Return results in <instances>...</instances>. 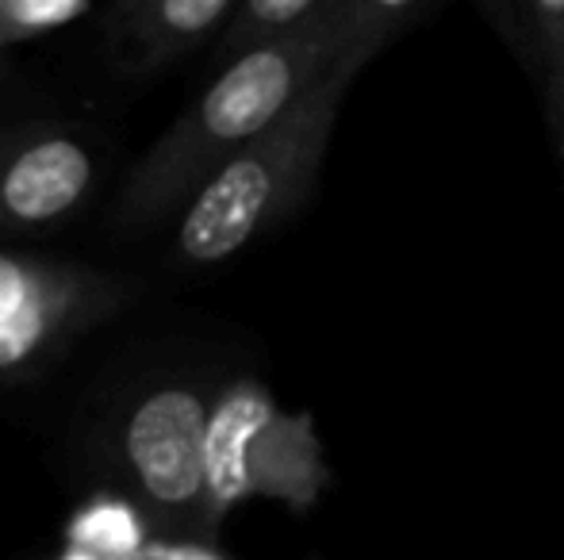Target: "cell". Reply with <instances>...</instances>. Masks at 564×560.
<instances>
[{"instance_id": "6da1fadb", "label": "cell", "mask_w": 564, "mask_h": 560, "mask_svg": "<svg viewBox=\"0 0 564 560\" xmlns=\"http://www.w3.org/2000/svg\"><path fill=\"white\" fill-rule=\"evenodd\" d=\"M431 12L434 0H338L315 28L224 66L208 92L139 157L119 193L116 223L150 231L188 208L238 150L265 135L341 58L380 54Z\"/></svg>"}, {"instance_id": "7a4b0ae2", "label": "cell", "mask_w": 564, "mask_h": 560, "mask_svg": "<svg viewBox=\"0 0 564 560\" xmlns=\"http://www.w3.org/2000/svg\"><path fill=\"white\" fill-rule=\"evenodd\" d=\"M377 58L357 51L307 89L265 135L242 146L196 193L177 227V254L188 265H219L250 246L269 227L296 216L319 180L323 157L338 128L354 77Z\"/></svg>"}, {"instance_id": "3957f363", "label": "cell", "mask_w": 564, "mask_h": 560, "mask_svg": "<svg viewBox=\"0 0 564 560\" xmlns=\"http://www.w3.org/2000/svg\"><path fill=\"white\" fill-rule=\"evenodd\" d=\"M212 404L193 384H162L142 392L119 422V469L147 518L173 541H204L219 534L208 492Z\"/></svg>"}, {"instance_id": "277c9868", "label": "cell", "mask_w": 564, "mask_h": 560, "mask_svg": "<svg viewBox=\"0 0 564 560\" xmlns=\"http://www.w3.org/2000/svg\"><path fill=\"white\" fill-rule=\"evenodd\" d=\"M327 487V461L307 415H284L258 381H235L212 404L208 492L212 518H224L250 495H273L289 507H312Z\"/></svg>"}, {"instance_id": "5b68a950", "label": "cell", "mask_w": 564, "mask_h": 560, "mask_svg": "<svg viewBox=\"0 0 564 560\" xmlns=\"http://www.w3.org/2000/svg\"><path fill=\"white\" fill-rule=\"evenodd\" d=\"M119 311V284L69 262L0 254V376L43 369L69 338Z\"/></svg>"}, {"instance_id": "8992f818", "label": "cell", "mask_w": 564, "mask_h": 560, "mask_svg": "<svg viewBox=\"0 0 564 560\" xmlns=\"http://www.w3.org/2000/svg\"><path fill=\"white\" fill-rule=\"evenodd\" d=\"M93 169L89 146L62 131L0 142V231L66 219L93 188Z\"/></svg>"}, {"instance_id": "52a82bcc", "label": "cell", "mask_w": 564, "mask_h": 560, "mask_svg": "<svg viewBox=\"0 0 564 560\" xmlns=\"http://www.w3.org/2000/svg\"><path fill=\"white\" fill-rule=\"evenodd\" d=\"M235 8V0H127L108 15V58L119 74L150 77L200 51Z\"/></svg>"}, {"instance_id": "ba28073f", "label": "cell", "mask_w": 564, "mask_h": 560, "mask_svg": "<svg viewBox=\"0 0 564 560\" xmlns=\"http://www.w3.org/2000/svg\"><path fill=\"white\" fill-rule=\"evenodd\" d=\"M480 12L527 66L538 89L564 74V0H484Z\"/></svg>"}, {"instance_id": "9c48e42d", "label": "cell", "mask_w": 564, "mask_h": 560, "mask_svg": "<svg viewBox=\"0 0 564 560\" xmlns=\"http://www.w3.org/2000/svg\"><path fill=\"white\" fill-rule=\"evenodd\" d=\"M335 4L338 0H246V4L235 8L227 28L219 31L216 58L230 66V62L246 58V54L284 43V39L327 20Z\"/></svg>"}, {"instance_id": "30bf717a", "label": "cell", "mask_w": 564, "mask_h": 560, "mask_svg": "<svg viewBox=\"0 0 564 560\" xmlns=\"http://www.w3.org/2000/svg\"><path fill=\"white\" fill-rule=\"evenodd\" d=\"M89 0H0V51L89 20Z\"/></svg>"}, {"instance_id": "8fae6325", "label": "cell", "mask_w": 564, "mask_h": 560, "mask_svg": "<svg viewBox=\"0 0 564 560\" xmlns=\"http://www.w3.org/2000/svg\"><path fill=\"white\" fill-rule=\"evenodd\" d=\"M134 560H230L219 553L216 546L204 541H173V538H154L134 553Z\"/></svg>"}, {"instance_id": "7c38bea8", "label": "cell", "mask_w": 564, "mask_h": 560, "mask_svg": "<svg viewBox=\"0 0 564 560\" xmlns=\"http://www.w3.org/2000/svg\"><path fill=\"white\" fill-rule=\"evenodd\" d=\"M542 100H545V116H550L553 139H557L561 162H564V74H561V77H553V81L545 85V89H542Z\"/></svg>"}]
</instances>
